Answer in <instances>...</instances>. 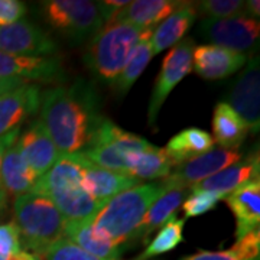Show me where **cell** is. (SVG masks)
Returning a JSON list of instances; mask_svg holds the SVG:
<instances>
[{"label":"cell","mask_w":260,"mask_h":260,"mask_svg":"<svg viewBox=\"0 0 260 260\" xmlns=\"http://www.w3.org/2000/svg\"><path fill=\"white\" fill-rule=\"evenodd\" d=\"M39 121L61 155L83 152L102 124L100 99L93 85L77 80L70 87H52L41 95Z\"/></svg>","instance_id":"cell-1"},{"label":"cell","mask_w":260,"mask_h":260,"mask_svg":"<svg viewBox=\"0 0 260 260\" xmlns=\"http://www.w3.org/2000/svg\"><path fill=\"white\" fill-rule=\"evenodd\" d=\"M164 191L162 182L136 185L114 195L91 217V224L123 247L139 240V229L149 207Z\"/></svg>","instance_id":"cell-2"},{"label":"cell","mask_w":260,"mask_h":260,"mask_svg":"<svg viewBox=\"0 0 260 260\" xmlns=\"http://www.w3.org/2000/svg\"><path fill=\"white\" fill-rule=\"evenodd\" d=\"M143 30L130 23L110 22L91 38L84 54L87 68L99 80L112 84L129 61Z\"/></svg>","instance_id":"cell-3"},{"label":"cell","mask_w":260,"mask_h":260,"mask_svg":"<svg viewBox=\"0 0 260 260\" xmlns=\"http://www.w3.org/2000/svg\"><path fill=\"white\" fill-rule=\"evenodd\" d=\"M13 211L20 244L34 251V254L44 251L64 237L67 220L45 195L30 192L16 197Z\"/></svg>","instance_id":"cell-4"},{"label":"cell","mask_w":260,"mask_h":260,"mask_svg":"<svg viewBox=\"0 0 260 260\" xmlns=\"http://www.w3.org/2000/svg\"><path fill=\"white\" fill-rule=\"evenodd\" d=\"M150 145L146 139L120 129L104 117L90 145L80 153L97 167L129 174L132 160Z\"/></svg>","instance_id":"cell-5"},{"label":"cell","mask_w":260,"mask_h":260,"mask_svg":"<svg viewBox=\"0 0 260 260\" xmlns=\"http://www.w3.org/2000/svg\"><path fill=\"white\" fill-rule=\"evenodd\" d=\"M47 23L68 41L80 44L103 28L97 5L90 0H49L42 3Z\"/></svg>","instance_id":"cell-6"},{"label":"cell","mask_w":260,"mask_h":260,"mask_svg":"<svg viewBox=\"0 0 260 260\" xmlns=\"http://www.w3.org/2000/svg\"><path fill=\"white\" fill-rule=\"evenodd\" d=\"M200 35L211 45L244 54L249 58L259 44L260 25L257 19L237 16L229 19H204L198 28Z\"/></svg>","instance_id":"cell-7"},{"label":"cell","mask_w":260,"mask_h":260,"mask_svg":"<svg viewBox=\"0 0 260 260\" xmlns=\"http://www.w3.org/2000/svg\"><path fill=\"white\" fill-rule=\"evenodd\" d=\"M194 48V39L186 38V39H182L181 42H178L165 56L152 95H150V102H149V126H153L156 123L159 110L162 109V106L171 91L192 71Z\"/></svg>","instance_id":"cell-8"},{"label":"cell","mask_w":260,"mask_h":260,"mask_svg":"<svg viewBox=\"0 0 260 260\" xmlns=\"http://www.w3.org/2000/svg\"><path fill=\"white\" fill-rule=\"evenodd\" d=\"M58 44L28 19L0 28V52L20 56H54Z\"/></svg>","instance_id":"cell-9"},{"label":"cell","mask_w":260,"mask_h":260,"mask_svg":"<svg viewBox=\"0 0 260 260\" xmlns=\"http://www.w3.org/2000/svg\"><path fill=\"white\" fill-rule=\"evenodd\" d=\"M234 112L246 123L249 130L259 132L260 127V65L259 56L253 55L244 65L240 75L233 84L229 103Z\"/></svg>","instance_id":"cell-10"},{"label":"cell","mask_w":260,"mask_h":260,"mask_svg":"<svg viewBox=\"0 0 260 260\" xmlns=\"http://www.w3.org/2000/svg\"><path fill=\"white\" fill-rule=\"evenodd\" d=\"M242 160V155L237 150L213 149L198 158L191 159L181 165H177L162 184L165 186L186 188L189 189L195 184L213 177L225 168L232 167Z\"/></svg>","instance_id":"cell-11"},{"label":"cell","mask_w":260,"mask_h":260,"mask_svg":"<svg viewBox=\"0 0 260 260\" xmlns=\"http://www.w3.org/2000/svg\"><path fill=\"white\" fill-rule=\"evenodd\" d=\"M0 77L26 83L54 84L64 81L62 61L56 56H20L0 52Z\"/></svg>","instance_id":"cell-12"},{"label":"cell","mask_w":260,"mask_h":260,"mask_svg":"<svg viewBox=\"0 0 260 260\" xmlns=\"http://www.w3.org/2000/svg\"><path fill=\"white\" fill-rule=\"evenodd\" d=\"M71 156L81 167V171H83V188L99 204L103 205L114 195L139 185L140 181L129 174L97 167L84 158L80 152L71 153Z\"/></svg>","instance_id":"cell-13"},{"label":"cell","mask_w":260,"mask_h":260,"mask_svg":"<svg viewBox=\"0 0 260 260\" xmlns=\"http://www.w3.org/2000/svg\"><path fill=\"white\" fill-rule=\"evenodd\" d=\"M249 56L217 45H200L192 52V68L205 80H223L240 71Z\"/></svg>","instance_id":"cell-14"},{"label":"cell","mask_w":260,"mask_h":260,"mask_svg":"<svg viewBox=\"0 0 260 260\" xmlns=\"http://www.w3.org/2000/svg\"><path fill=\"white\" fill-rule=\"evenodd\" d=\"M16 145L23 160L38 178L42 177L62 156L39 120L30 124Z\"/></svg>","instance_id":"cell-15"},{"label":"cell","mask_w":260,"mask_h":260,"mask_svg":"<svg viewBox=\"0 0 260 260\" xmlns=\"http://www.w3.org/2000/svg\"><path fill=\"white\" fill-rule=\"evenodd\" d=\"M64 237L102 260H119L121 253L126 250V247L117 244L106 233L95 229L91 224V218L65 221Z\"/></svg>","instance_id":"cell-16"},{"label":"cell","mask_w":260,"mask_h":260,"mask_svg":"<svg viewBox=\"0 0 260 260\" xmlns=\"http://www.w3.org/2000/svg\"><path fill=\"white\" fill-rule=\"evenodd\" d=\"M41 106V88L26 83L16 90L0 95V136L20 127L22 121L34 116Z\"/></svg>","instance_id":"cell-17"},{"label":"cell","mask_w":260,"mask_h":260,"mask_svg":"<svg viewBox=\"0 0 260 260\" xmlns=\"http://www.w3.org/2000/svg\"><path fill=\"white\" fill-rule=\"evenodd\" d=\"M225 204L236 218V237L259 230L260 224V181L254 179L225 197Z\"/></svg>","instance_id":"cell-18"},{"label":"cell","mask_w":260,"mask_h":260,"mask_svg":"<svg viewBox=\"0 0 260 260\" xmlns=\"http://www.w3.org/2000/svg\"><path fill=\"white\" fill-rule=\"evenodd\" d=\"M259 158H250L243 162H237L232 167L225 168L213 177L195 184L189 188L191 192L195 191H208L214 194L225 195L232 194L239 186L244 185L250 181L259 179Z\"/></svg>","instance_id":"cell-19"},{"label":"cell","mask_w":260,"mask_h":260,"mask_svg":"<svg viewBox=\"0 0 260 260\" xmlns=\"http://www.w3.org/2000/svg\"><path fill=\"white\" fill-rule=\"evenodd\" d=\"M185 2L177 0H136L129 2L126 8L116 13L112 22H121L130 23L138 28H153L155 23L168 18L171 13H174L181 6H184Z\"/></svg>","instance_id":"cell-20"},{"label":"cell","mask_w":260,"mask_h":260,"mask_svg":"<svg viewBox=\"0 0 260 260\" xmlns=\"http://www.w3.org/2000/svg\"><path fill=\"white\" fill-rule=\"evenodd\" d=\"M195 19H197V8L191 3H185L184 6H181L168 18L164 19L158 28L153 29V34L150 38L152 54L158 55L168 48L175 47L194 25Z\"/></svg>","instance_id":"cell-21"},{"label":"cell","mask_w":260,"mask_h":260,"mask_svg":"<svg viewBox=\"0 0 260 260\" xmlns=\"http://www.w3.org/2000/svg\"><path fill=\"white\" fill-rule=\"evenodd\" d=\"M0 177L6 194L13 197L30 194L37 184L38 177L23 160L16 142L12 143L3 155Z\"/></svg>","instance_id":"cell-22"},{"label":"cell","mask_w":260,"mask_h":260,"mask_svg":"<svg viewBox=\"0 0 260 260\" xmlns=\"http://www.w3.org/2000/svg\"><path fill=\"white\" fill-rule=\"evenodd\" d=\"M47 197L54 203L67 221L91 218L103 207L90 197L83 188V184L56 188Z\"/></svg>","instance_id":"cell-23"},{"label":"cell","mask_w":260,"mask_h":260,"mask_svg":"<svg viewBox=\"0 0 260 260\" xmlns=\"http://www.w3.org/2000/svg\"><path fill=\"white\" fill-rule=\"evenodd\" d=\"M188 192L189 191L186 188L164 185L162 194L153 201V204L150 205L146 211L143 223L139 229L138 239L146 242L150 233L155 232L159 227H162L164 224H167L171 218H174L178 208L185 201Z\"/></svg>","instance_id":"cell-24"},{"label":"cell","mask_w":260,"mask_h":260,"mask_svg":"<svg viewBox=\"0 0 260 260\" xmlns=\"http://www.w3.org/2000/svg\"><path fill=\"white\" fill-rule=\"evenodd\" d=\"M213 136L203 129L188 127L181 130L168 142L165 152L172 160L174 167L198 158L207 152L213 150Z\"/></svg>","instance_id":"cell-25"},{"label":"cell","mask_w":260,"mask_h":260,"mask_svg":"<svg viewBox=\"0 0 260 260\" xmlns=\"http://www.w3.org/2000/svg\"><path fill=\"white\" fill-rule=\"evenodd\" d=\"M213 132L221 149L236 150L246 139L249 127L227 103L221 102L214 109Z\"/></svg>","instance_id":"cell-26"},{"label":"cell","mask_w":260,"mask_h":260,"mask_svg":"<svg viewBox=\"0 0 260 260\" xmlns=\"http://www.w3.org/2000/svg\"><path fill=\"white\" fill-rule=\"evenodd\" d=\"M153 34V28H148L143 30L140 37L138 45L135 47L129 61L126 62L120 75L112 83L114 93L119 95H124L129 93L132 85L139 78L145 68L148 67L150 58L153 56L152 54V45H150V38Z\"/></svg>","instance_id":"cell-27"},{"label":"cell","mask_w":260,"mask_h":260,"mask_svg":"<svg viewBox=\"0 0 260 260\" xmlns=\"http://www.w3.org/2000/svg\"><path fill=\"white\" fill-rule=\"evenodd\" d=\"M172 167L174 164L168 156L165 149L150 145L148 149H145L132 160L129 175L136 178L138 181L159 179V178H167L172 172Z\"/></svg>","instance_id":"cell-28"},{"label":"cell","mask_w":260,"mask_h":260,"mask_svg":"<svg viewBox=\"0 0 260 260\" xmlns=\"http://www.w3.org/2000/svg\"><path fill=\"white\" fill-rule=\"evenodd\" d=\"M260 259V232L246 234L242 239H237L232 249L229 250L208 251L200 250L185 256L181 260H259Z\"/></svg>","instance_id":"cell-29"},{"label":"cell","mask_w":260,"mask_h":260,"mask_svg":"<svg viewBox=\"0 0 260 260\" xmlns=\"http://www.w3.org/2000/svg\"><path fill=\"white\" fill-rule=\"evenodd\" d=\"M184 225L185 218H171L167 224H164V227L146 246L143 253L135 260H149L155 256H160L174 250L184 242Z\"/></svg>","instance_id":"cell-30"},{"label":"cell","mask_w":260,"mask_h":260,"mask_svg":"<svg viewBox=\"0 0 260 260\" xmlns=\"http://www.w3.org/2000/svg\"><path fill=\"white\" fill-rule=\"evenodd\" d=\"M197 9L208 19L247 16L246 2H243V0H205V2L198 3Z\"/></svg>","instance_id":"cell-31"},{"label":"cell","mask_w":260,"mask_h":260,"mask_svg":"<svg viewBox=\"0 0 260 260\" xmlns=\"http://www.w3.org/2000/svg\"><path fill=\"white\" fill-rule=\"evenodd\" d=\"M35 257L38 260H102L84 251L73 242L67 240L65 237L51 244L44 251L35 254Z\"/></svg>","instance_id":"cell-32"},{"label":"cell","mask_w":260,"mask_h":260,"mask_svg":"<svg viewBox=\"0 0 260 260\" xmlns=\"http://www.w3.org/2000/svg\"><path fill=\"white\" fill-rule=\"evenodd\" d=\"M223 197L208 191H195L192 195L182 203V210L185 213L184 218H191V217H198L203 214L211 211L218 204V201Z\"/></svg>","instance_id":"cell-33"},{"label":"cell","mask_w":260,"mask_h":260,"mask_svg":"<svg viewBox=\"0 0 260 260\" xmlns=\"http://www.w3.org/2000/svg\"><path fill=\"white\" fill-rule=\"evenodd\" d=\"M20 234L18 225L13 223H8L0 225V254L2 256H12L20 250Z\"/></svg>","instance_id":"cell-34"},{"label":"cell","mask_w":260,"mask_h":260,"mask_svg":"<svg viewBox=\"0 0 260 260\" xmlns=\"http://www.w3.org/2000/svg\"><path fill=\"white\" fill-rule=\"evenodd\" d=\"M25 13H26V5L23 2L0 0V28L23 19Z\"/></svg>","instance_id":"cell-35"},{"label":"cell","mask_w":260,"mask_h":260,"mask_svg":"<svg viewBox=\"0 0 260 260\" xmlns=\"http://www.w3.org/2000/svg\"><path fill=\"white\" fill-rule=\"evenodd\" d=\"M19 132H20V127H16L13 129L9 133L0 136V168H2V159H3V155L5 152L8 150L12 143H15L19 136ZM8 197L9 195L6 194L5 188H3V184H2V177H0V213H3L6 210V205H8Z\"/></svg>","instance_id":"cell-36"},{"label":"cell","mask_w":260,"mask_h":260,"mask_svg":"<svg viewBox=\"0 0 260 260\" xmlns=\"http://www.w3.org/2000/svg\"><path fill=\"white\" fill-rule=\"evenodd\" d=\"M97 9L100 12V16L103 19V23H110L113 18L116 16L117 12H120L123 8L129 5L127 0H104V2H97Z\"/></svg>","instance_id":"cell-37"},{"label":"cell","mask_w":260,"mask_h":260,"mask_svg":"<svg viewBox=\"0 0 260 260\" xmlns=\"http://www.w3.org/2000/svg\"><path fill=\"white\" fill-rule=\"evenodd\" d=\"M23 84H26V81L19 80V78H2L0 77V95L10 93L19 87H22Z\"/></svg>","instance_id":"cell-38"},{"label":"cell","mask_w":260,"mask_h":260,"mask_svg":"<svg viewBox=\"0 0 260 260\" xmlns=\"http://www.w3.org/2000/svg\"><path fill=\"white\" fill-rule=\"evenodd\" d=\"M246 13L249 18L257 19L260 16V2L259 0H249L246 2Z\"/></svg>","instance_id":"cell-39"},{"label":"cell","mask_w":260,"mask_h":260,"mask_svg":"<svg viewBox=\"0 0 260 260\" xmlns=\"http://www.w3.org/2000/svg\"><path fill=\"white\" fill-rule=\"evenodd\" d=\"M8 260H38L35 254L28 253V251H19L16 254H12L8 257Z\"/></svg>","instance_id":"cell-40"},{"label":"cell","mask_w":260,"mask_h":260,"mask_svg":"<svg viewBox=\"0 0 260 260\" xmlns=\"http://www.w3.org/2000/svg\"><path fill=\"white\" fill-rule=\"evenodd\" d=\"M8 257H9V256H2V254H0V260H8Z\"/></svg>","instance_id":"cell-41"}]
</instances>
